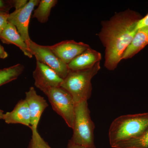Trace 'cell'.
Listing matches in <instances>:
<instances>
[{"mask_svg": "<svg viewBox=\"0 0 148 148\" xmlns=\"http://www.w3.org/2000/svg\"><path fill=\"white\" fill-rule=\"evenodd\" d=\"M101 59V53L90 47L73 59L68 66L71 71L86 70L100 62Z\"/></svg>", "mask_w": 148, "mask_h": 148, "instance_id": "cell-12", "label": "cell"}, {"mask_svg": "<svg viewBox=\"0 0 148 148\" xmlns=\"http://www.w3.org/2000/svg\"><path fill=\"white\" fill-rule=\"evenodd\" d=\"M40 2V0H30L23 8L9 14L8 22L15 26L28 47L32 40L29 33L30 19L34 9Z\"/></svg>", "mask_w": 148, "mask_h": 148, "instance_id": "cell-7", "label": "cell"}, {"mask_svg": "<svg viewBox=\"0 0 148 148\" xmlns=\"http://www.w3.org/2000/svg\"><path fill=\"white\" fill-rule=\"evenodd\" d=\"M33 76L35 86L45 94L50 88L61 87L63 81V79L52 69L38 61Z\"/></svg>", "mask_w": 148, "mask_h": 148, "instance_id": "cell-8", "label": "cell"}, {"mask_svg": "<svg viewBox=\"0 0 148 148\" xmlns=\"http://www.w3.org/2000/svg\"><path fill=\"white\" fill-rule=\"evenodd\" d=\"M95 124L91 119L87 101L75 104L73 136L71 140L86 148H96L94 139Z\"/></svg>", "mask_w": 148, "mask_h": 148, "instance_id": "cell-4", "label": "cell"}, {"mask_svg": "<svg viewBox=\"0 0 148 148\" xmlns=\"http://www.w3.org/2000/svg\"><path fill=\"white\" fill-rule=\"evenodd\" d=\"M32 138L28 148H51L42 138L37 129H32Z\"/></svg>", "mask_w": 148, "mask_h": 148, "instance_id": "cell-18", "label": "cell"}, {"mask_svg": "<svg viewBox=\"0 0 148 148\" xmlns=\"http://www.w3.org/2000/svg\"><path fill=\"white\" fill-rule=\"evenodd\" d=\"M142 18L138 12L127 9L101 22L98 36L105 49L104 66L109 71L116 69L135 37L137 24Z\"/></svg>", "mask_w": 148, "mask_h": 148, "instance_id": "cell-1", "label": "cell"}, {"mask_svg": "<svg viewBox=\"0 0 148 148\" xmlns=\"http://www.w3.org/2000/svg\"><path fill=\"white\" fill-rule=\"evenodd\" d=\"M12 8L11 0H0V14H10L9 11Z\"/></svg>", "mask_w": 148, "mask_h": 148, "instance_id": "cell-19", "label": "cell"}, {"mask_svg": "<svg viewBox=\"0 0 148 148\" xmlns=\"http://www.w3.org/2000/svg\"><path fill=\"white\" fill-rule=\"evenodd\" d=\"M148 128V113L124 115L111 123L109 130L112 148L117 143L140 136Z\"/></svg>", "mask_w": 148, "mask_h": 148, "instance_id": "cell-2", "label": "cell"}, {"mask_svg": "<svg viewBox=\"0 0 148 148\" xmlns=\"http://www.w3.org/2000/svg\"><path fill=\"white\" fill-rule=\"evenodd\" d=\"M27 102L31 116V129H37L42 113L48 106L47 102L43 97L37 94L34 88H30L26 92Z\"/></svg>", "mask_w": 148, "mask_h": 148, "instance_id": "cell-10", "label": "cell"}, {"mask_svg": "<svg viewBox=\"0 0 148 148\" xmlns=\"http://www.w3.org/2000/svg\"><path fill=\"white\" fill-rule=\"evenodd\" d=\"M147 27H148V13L145 17H142L139 20L137 24L136 29L138 30L141 28Z\"/></svg>", "mask_w": 148, "mask_h": 148, "instance_id": "cell-22", "label": "cell"}, {"mask_svg": "<svg viewBox=\"0 0 148 148\" xmlns=\"http://www.w3.org/2000/svg\"><path fill=\"white\" fill-rule=\"evenodd\" d=\"M8 56V53L5 50L4 48L0 44V58L5 59L7 58Z\"/></svg>", "mask_w": 148, "mask_h": 148, "instance_id": "cell-23", "label": "cell"}, {"mask_svg": "<svg viewBox=\"0 0 148 148\" xmlns=\"http://www.w3.org/2000/svg\"><path fill=\"white\" fill-rule=\"evenodd\" d=\"M0 40L6 44H12L18 47L24 55L29 58L33 57L32 52L15 26L8 22L0 35Z\"/></svg>", "mask_w": 148, "mask_h": 148, "instance_id": "cell-13", "label": "cell"}, {"mask_svg": "<svg viewBox=\"0 0 148 148\" xmlns=\"http://www.w3.org/2000/svg\"><path fill=\"white\" fill-rule=\"evenodd\" d=\"M113 148H148V128L136 138L117 143Z\"/></svg>", "mask_w": 148, "mask_h": 148, "instance_id": "cell-17", "label": "cell"}, {"mask_svg": "<svg viewBox=\"0 0 148 148\" xmlns=\"http://www.w3.org/2000/svg\"><path fill=\"white\" fill-rule=\"evenodd\" d=\"M3 111L0 110V119H3L4 115Z\"/></svg>", "mask_w": 148, "mask_h": 148, "instance_id": "cell-25", "label": "cell"}, {"mask_svg": "<svg viewBox=\"0 0 148 148\" xmlns=\"http://www.w3.org/2000/svg\"><path fill=\"white\" fill-rule=\"evenodd\" d=\"M9 14H0V35L8 23Z\"/></svg>", "mask_w": 148, "mask_h": 148, "instance_id": "cell-20", "label": "cell"}, {"mask_svg": "<svg viewBox=\"0 0 148 148\" xmlns=\"http://www.w3.org/2000/svg\"><path fill=\"white\" fill-rule=\"evenodd\" d=\"M58 2L57 0H41L32 17L41 23H46L50 16L51 11Z\"/></svg>", "mask_w": 148, "mask_h": 148, "instance_id": "cell-15", "label": "cell"}, {"mask_svg": "<svg viewBox=\"0 0 148 148\" xmlns=\"http://www.w3.org/2000/svg\"><path fill=\"white\" fill-rule=\"evenodd\" d=\"M3 120L8 124H21L31 128V116L27 102L21 100L11 112L4 114Z\"/></svg>", "mask_w": 148, "mask_h": 148, "instance_id": "cell-11", "label": "cell"}, {"mask_svg": "<svg viewBox=\"0 0 148 148\" xmlns=\"http://www.w3.org/2000/svg\"><path fill=\"white\" fill-rule=\"evenodd\" d=\"M13 7L15 8V10L21 9L24 8L29 1L27 0H11Z\"/></svg>", "mask_w": 148, "mask_h": 148, "instance_id": "cell-21", "label": "cell"}, {"mask_svg": "<svg viewBox=\"0 0 148 148\" xmlns=\"http://www.w3.org/2000/svg\"><path fill=\"white\" fill-rule=\"evenodd\" d=\"M50 47L53 53L67 64L90 47L87 44L73 40L63 41Z\"/></svg>", "mask_w": 148, "mask_h": 148, "instance_id": "cell-9", "label": "cell"}, {"mask_svg": "<svg viewBox=\"0 0 148 148\" xmlns=\"http://www.w3.org/2000/svg\"><path fill=\"white\" fill-rule=\"evenodd\" d=\"M45 95L53 110L62 117L68 126L73 129L75 104L71 95L61 87L50 88Z\"/></svg>", "mask_w": 148, "mask_h": 148, "instance_id": "cell-5", "label": "cell"}, {"mask_svg": "<svg viewBox=\"0 0 148 148\" xmlns=\"http://www.w3.org/2000/svg\"><path fill=\"white\" fill-rule=\"evenodd\" d=\"M24 69V65L18 64L0 70V86L16 79Z\"/></svg>", "mask_w": 148, "mask_h": 148, "instance_id": "cell-16", "label": "cell"}, {"mask_svg": "<svg viewBox=\"0 0 148 148\" xmlns=\"http://www.w3.org/2000/svg\"><path fill=\"white\" fill-rule=\"evenodd\" d=\"M148 45V27L138 29L130 45L124 51L121 60L132 58Z\"/></svg>", "mask_w": 148, "mask_h": 148, "instance_id": "cell-14", "label": "cell"}, {"mask_svg": "<svg viewBox=\"0 0 148 148\" xmlns=\"http://www.w3.org/2000/svg\"><path fill=\"white\" fill-rule=\"evenodd\" d=\"M100 62L90 69L81 71H71L63 79L61 87L72 96L75 104L86 101L92 93L91 80L101 69Z\"/></svg>", "mask_w": 148, "mask_h": 148, "instance_id": "cell-3", "label": "cell"}, {"mask_svg": "<svg viewBox=\"0 0 148 148\" xmlns=\"http://www.w3.org/2000/svg\"><path fill=\"white\" fill-rule=\"evenodd\" d=\"M67 148H86L83 146L77 144H75L70 140L68 143Z\"/></svg>", "mask_w": 148, "mask_h": 148, "instance_id": "cell-24", "label": "cell"}, {"mask_svg": "<svg viewBox=\"0 0 148 148\" xmlns=\"http://www.w3.org/2000/svg\"><path fill=\"white\" fill-rule=\"evenodd\" d=\"M28 47L36 61L49 66L63 79L66 77L70 71L68 64L53 53L50 46L40 45L31 40Z\"/></svg>", "mask_w": 148, "mask_h": 148, "instance_id": "cell-6", "label": "cell"}]
</instances>
